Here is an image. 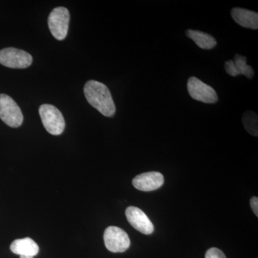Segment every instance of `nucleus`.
<instances>
[{"instance_id":"1","label":"nucleus","mask_w":258,"mask_h":258,"mask_svg":"<svg viewBox=\"0 0 258 258\" xmlns=\"http://www.w3.org/2000/svg\"><path fill=\"white\" fill-rule=\"evenodd\" d=\"M84 94L88 103L106 117H112L115 113V106L109 89L98 81H88L84 86Z\"/></svg>"},{"instance_id":"2","label":"nucleus","mask_w":258,"mask_h":258,"mask_svg":"<svg viewBox=\"0 0 258 258\" xmlns=\"http://www.w3.org/2000/svg\"><path fill=\"white\" fill-rule=\"evenodd\" d=\"M39 113L44 127L48 133L54 136L60 135L66 127L64 117L55 106L43 104L39 108Z\"/></svg>"},{"instance_id":"3","label":"nucleus","mask_w":258,"mask_h":258,"mask_svg":"<svg viewBox=\"0 0 258 258\" xmlns=\"http://www.w3.org/2000/svg\"><path fill=\"white\" fill-rule=\"evenodd\" d=\"M0 118L12 128H18L23 122V115L16 102L6 94H0Z\"/></svg>"},{"instance_id":"4","label":"nucleus","mask_w":258,"mask_h":258,"mask_svg":"<svg viewBox=\"0 0 258 258\" xmlns=\"http://www.w3.org/2000/svg\"><path fill=\"white\" fill-rule=\"evenodd\" d=\"M69 23V10L63 7L55 8L49 15V29H50L52 36L57 40H64L67 36Z\"/></svg>"},{"instance_id":"5","label":"nucleus","mask_w":258,"mask_h":258,"mask_svg":"<svg viewBox=\"0 0 258 258\" xmlns=\"http://www.w3.org/2000/svg\"><path fill=\"white\" fill-rule=\"evenodd\" d=\"M32 57L26 51L8 47L0 50V64L10 69H27L31 66Z\"/></svg>"},{"instance_id":"6","label":"nucleus","mask_w":258,"mask_h":258,"mask_svg":"<svg viewBox=\"0 0 258 258\" xmlns=\"http://www.w3.org/2000/svg\"><path fill=\"white\" fill-rule=\"evenodd\" d=\"M103 239L106 248L112 252H123L130 247L128 234L120 227L115 226L107 227Z\"/></svg>"},{"instance_id":"7","label":"nucleus","mask_w":258,"mask_h":258,"mask_svg":"<svg viewBox=\"0 0 258 258\" xmlns=\"http://www.w3.org/2000/svg\"><path fill=\"white\" fill-rule=\"evenodd\" d=\"M187 90L193 99L205 103H215L218 101L215 90L196 77L188 80Z\"/></svg>"},{"instance_id":"8","label":"nucleus","mask_w":258,"mask_h":258,"mask_svg":"<svg viewBox=\"0 0 258 258\" xmlns=\"http://www.w3.org/2000/svg\"><path fill=\"white\" fill-rule=\"evenodd\" d=\"M125 216L130 225L141 233L151 235L154 232V225L141 209L137 207H129L125 210Z\"/></svg>"},{"instance_id":"9","label":"nucleus","mask_w":258,"mask_h":258,"mask_svg":"<svg viewBox=\"0 0 258 258\" xmlns=\"http://www.w3.org/2000/svg\"><path fill=\"white\" fill-rule=\"evenodd\" d=\"M164 182V176L158 171H150L139 174L132 181L136 189L143 191H154L159 189Z\"/></svg>"},{"instance_id":"10","label":"nucleus","mask_w":258,"mask_h":258,"mask_svg":"<svg viewBox=\"0 0 258 258\" xmlns=\"http://www.w3.org/2000/svg\"><path fill=\"white\" fill-rule=\"evenodd\" d=\"M225 69L227 74L232 77L244 75L247 79H252L254 76V70L247 64V58L238 54H236L234 60L226 61Z\"/></svg>"},{"instance_id":"11","label":"nucleus","mask_w":258,"mask_h":258,"mask_svg":"<svg viewBox=\"0 0 258 258\" xmlns=\"http://www.w3.org/2000/svg\"><path fill=\"white\" fill-rule=\"evenodd\" d=\"M231 15L236 23L240 26L252 30H257L258 14L255 12L235 8L231 11Z\"/></svg>"},{"instance_id":"12","label":"nucleus","mask_w":258,"mask_h":258,"mask_svg":"<svg viewBox=\"0 0 258 258\" xmlns=\"http://www.w3.org/2000/svg\"><path fill=\"white\" fill-rule=\"evenodd\" d=\"M13 253L19 255H30L35 257L39 252V247L36 242L30 237L18 239L13 241L10 245Z\"/></svg>"},{"instance_id":"13","label":"nucleus","mask_w":258,"mask_h":258,"mask_svg":"<svg viewBox=\"0 0 258 258\" xmlns=\"http://www.w3.org/2000/svg\"><path fill=\"white\" fill-rule=\"evenodd\" d=\"M186 35L192 40L198 47L204 50H211L217 45V40L215 37L204 32L187 30Z\"/></svg>"},{"instance_id":"14","label":"nucleus","mask_w":258,"mask_h":258,"mask_svg":"<svg viewBox=\"0 0 258 258\" xmlns=\"http://www.w3.org/2000/svg\"><path fill=\"white\" fill-rule=\"evenodd\" d=\"M242 123L244 128L251 135L257 137L258 118L257 113L253 111H246L242 115Z\"/></svg>"},{"instance_id":"15","label":"nucleus","mask_w":258,"mask_h":258,"mask_svg":"<svg viewBox=\"0 0 258 258\" xmlns=\"http://www.w3.org/2000/svg\"><path fill=\"white\" fill-rule=\"evenodd\" d=\"M205 258H227L225 254L222 252L221 249L217 248V247H212L207 251L205 254Z\"/></svg>"},{"instance_id":"16","label":"nucleus","mask_w":258,"mask_h":258,"mask_svg":"<svg viewBox=\"0 0 258 258\" xmlns=\"http://www.w3.org/2000/svg\"><path fill=\"white\" fill-rule=\"evenodd\" d=\"M250 206L254 215L258 217V198L257 197H252L250 200Z\"/></svg>"},{"instance_id":"17","label":"nucleus","mask_w":258,"mask_h":258,"mask_svg":"<svg viewBox=\"0 0 258 258\" xmlns=\"http://www.w3.org/2000/svg\"><path fill=\"white\" fill-rule=\"evenodd\" d=\"M20 258H34V257L30 255H20Z\"/></svg>"}]
</instances>
